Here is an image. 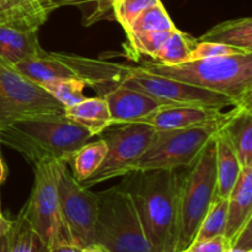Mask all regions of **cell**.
Instances as JSON below:
<instances>
[{
    "instance_id": "6da1fadb",
    "label": "cell",
    "mask_w": 252,
    "mask_h": 252,
    "mask_svg": "<svg viewBox=\"0 0 252 252\" xmlns=\"http://www.w3.org/2000/svg\"><path fill=\"white\" fill-rule=\"evenodd\" d=\"M54 54L70 65L79 78L85 80L89 88L94 89L98 96L116 86H126L150 96L162 106H198L217 110L235 106L230 98L221 94L157 75L139 66L63 52H54Z\"/></svg>"
},
{
    "instance_id": "7a4b0ae2",
    "label": "cell",
    "mask_w": 252,
    "mask_h": 252,
    "mask_svg": "<svg viewBox=\"0 0 252 252\" xmlns=\"http://www.w3.org/2000/svg\"><path fill=\"white\" fill-rule=\"evenodd\" d=\"M181 169L132 171L120 186L132 199L153 252H175Z\"/></svg>"
},
{
    "instance_id": "3957f363",
    "label": "cell",
    "mask_w": 252,
    "mask_h": 252,
    "mask_svg": "<svg viewBox=\"0 0 252 252\" xmlns=\"http://www.w3.org/2000/svg\"><path fill=\"white\" fill-rule=\"evenodd\" d=\"M93 135L65 116L16 121L0 129V143L19 152L32 167L39 162L70 160Z\"/></svg>"
},
{
    "instance_id": "277c9868",
    "label": "cell",
    "mask_w": 252,
    "mask_h": 252,
    "mask_svg": "<svg viewBox=\"0 0 252 252\" xmlns=\"http://www.w3.org/2000/svg\"><path fill=\"white\" fill-rule=\"evenodd\" d=\"M139 68L221 94L235 106H252V53L196 59L176 65L143 61Z\"/></svg>"
},
{
    "instance_id": "5b68a950",
    "label": "cell",
    "mask_w": 252,
    "mask_h": 252,
    "mask_svg": "<svg viewBox=\"0 0 252 252\" xmlns=\"http://www.w3.org/2000/svg\"><path fill=\"white\" fill-rule=\"evenodd\" d=\"M217 199L216 137L189 167L181 169L175 252L186 250L197 235L199 225Z\"/></svg>"
},
{
    "instance_id": "8992f818",
    "label": "cell",
    "mask_w": 252,
    "mask_h": 252,
    "mask_svg": "<svg viewBox=\"0 0 252 252\" xmlns=\"http://www.w3.org/2000/svg\"><path fill=\"white\" fill-rule=\"evenodd\" d=\"M95 243L110 252H153L137 209L120 185L98 192Z\"/></svg>"
},
{
    "instance_id": "52a82bcc",
    "label": "cell",
    "mask_w": 252,
    "mask_h": 252,
    "mask_svg": "<svg viewBox=\"0 0 252 252\" xmlns=\"http://www.w3.org/2000/svg\"><path fill=\"white\" fill-rule=\"evenodd\" d=\"M224 122L185 129L157 130L150 147L135 162L132 171L189 167L196 161L207 143L218 134Z\"/></svg>"
},
{
    "instance_id": "ba28073f",
    "label": "cell",
    "mask_w": 252,
    "mask_h": 252,
    "mask_svg": "<svg viewBox=\"0 0 252 252\" xmlns=\"http://www.w3.org/2000/svg\"><path fill=\"white\" fill-rule=\"evenodd\" d=\"M44 116H64V107L41 85L0 62V129Z\"/></svg>"
},
{
    "instance_id": "9c48e42d",
    "label": "cell",
    "mask_w": 252,
    "mask_h": 252,
    "mask_svg": "<svg viewBox=\"0 0 252 252\" xmlns=\"http://www.w3.org/2000/svg\"><path fill=\"white\" fill-rule=\"evenodd\" d=\"M61 161H44L33 166L34 181L31 194L22 212L32 228L48 248L69 241L61 217L58 199V176Z\"/></svg>"
},
{
    "instance_id": "30bf717a",
    "label": "cell",
    "mask_w": 252,
    "mask_h": 252,
    "mask_svg": "<svg viewBox=\"0 0 252 252\" xmlns=\"http://www.w3.org/2000/svg\"><path fill=\"white\" fill-rule=\"evenodd\" d=\"M157 130L145 123L120 125L105 133L102 139L107 145V153L102 164L85 181L83 186L90 187L116 177H123L132 171V167L152 144Z\"/></svg>"
},
{
    "instance_id": "8fae6325",
    "label": "cell",
    "mask_w": 252,
    "mask_h": 252,
    "mask_svg": "<svg viewBox=\"0 0 252 252\" xmlns=\"http://www.w3.org/2000/svg\"><path fill=\"white\" fill-rule=\"evenodd\" d=\"M58 199L62 220L71 243L79 248L95 243L98 193L83 186L66 162L59 165Z\"/></svg>"
},
{
    "instance_id": "7c38bea8",
    "label": "cell",
    "mask_w": 252,
    "mask_h": 252,
    "mask_svg": "<svg viewBox=\"0 0 252 252\" xmlns=\"http://www.w3.org/2000/svg\"><path fill=\"white\" fill-rule=\"evenodd\" d=\"M230 115L223 110L198 106H165L145 117L142 122L149 125L158 132L171 129L199 127L212 123L224 122Z\"/></svg>"
},
{
    "instance_id": "4fadbf2b",
    "label": "cell",
    "mask_w": 252,
    "mask_h": 252,
    "mask_svg": "<svg viewBox=\"0 0 252 252\" xmlns=\"http://www.w3.org/2000/svg\"><path fill=\"white\" fill-rule=\"evenodd\" d=\"M101 97L105 98L107 103L112 126L139 123L145 117L165 107L150 96L126 86H116Z\"/></svg>"
},
{
    "instance_id": "5bb4252c",
    "label": "cell",
    "mask_w": 252,
    "mask_h": 252,
    "mask_svg": "<svg viewBox=\"0 0 252 252\" xmlns=\"http://www.w3.org/2000/svg\"><path fill=\"white\" fill-rule=\"evenodd\" d=\"M250 220H252V165L243 167L228 197V218L224 236L229 243Z\"/></svg>"
},
{
    "instance_id": "9a60e30c",
    "label": "cell",
    "mask_w": 252,
    "mask_h": 252,
    "mask_svg": "<svg viewBox=\"0 0 252 252\" xmlns=\"http://www.w3.org/2000/svg\"><path fill=\"white\" fill-rule=\"evenodd\" d=\"M220 133L235 152L241 166L252 165V106H234Z\"/></svg>"
},
{
    "instance_id": "2e32d148",
    "label": "cell",
    "mask_w": 252,
    "mask_h": 252,
    "mask_svg": "<svg viewBox=\"0 0 252 252\" xmlns=\"http://www.w3.org/2000/svg\"><path fill=\"white\" fill-rule=\"evenodd\" d=\"M44 49L39 44L38 30H26L0 25V62L14 66L30 57L39 56Z\"/></svg>"
},
{
    "instance_id": "e0dca14e",
    "label": "cell",
    "mask_w": 252,
    "mask_h": 252,
    "mask_svg": "<svg viewBox=\"0 0 252 252\" xmlns=\"http://www.w3.org/2000/svg\"><path fill=\"white\" fill-rule=\"evenodd\" d=\"M14 68L38 85H43L44 83L58 79L79 78L78 73L70 65L54 56L53 52L47 51H43V53L39 56L30 57L19 62L15 64Z\"/></svg>"
},
{
    "instance_id": "ac0fdd59",
    "label": "cell",
    "mask_w": 252,
    "mask_h": 252,
    "mask_svg": "<svg viewBox=\"0 0 252 252\" xmlns=\"http://www.w3.org/2000/svg\"><path fill=\"white\" fill-rule=\"evenodd\" d=\"M64 116L85 128L93 137L102 134L112 126L108 106L101 96L85 97L79 103L65 107Z\"/></svg>"
},
{
    "instance_id": "d6986e66",
    "label": "cell",
    "mask_w": 252,
    "mask_h": 252,
    "mask_svg": "<svg viewBox=\"0 0 252 252\" xmlns=\"http://www.w3.org/2000/svg\"><path fill=\"white\" fill-rule=\"evenodd\" d=\"M243 170L235 152L219 130L216 135L217 198H226L233 191Z\"/></svg>"
},
{
    "instance_id": "ffe728a7",
    "label": "cell",
    "mask_w": 252,
    "mask_h": 252,
    "mask_svg": "<svg viewBox=\"0 0 252 252\" xmlns=\"http://www.w3.org/2000/svg\"><path fill=\"white\" fill-rule=\"evenodd\" d=\"M197 41L228 44L252 53V19L240 17L220 22L198 37Z\"/></svg>"
},
{
    "instance_id": "44dd1931",
    "label": "cell",
    "mask_w": 252,
    "mask_h": 252,
    "mask_svg": "<svg viewBox=\"0 0 252 252\" xmlns=\"http://www.w3.org/2000/svg\"><path fill=\"white\" fill-rule=\"evenodd\" d=\"M10 26L38 30L49 16L41 0H1Z\"/></svg>"
},
{
    "instance_id": "7402d4cb",
    "label": "cell",
    "mask_w": 252,
    "mask_h": 252,
    "mask_svg": "<svg viewBox=\"0 0 252 252\" xmlns=\"http://www.w3.org/2000/svg\"><path fill=\"white\" fill-rule=\"evenodd\" d=\"M107 153V145L103 139L95 140L93 143H85L79 148L68 165H70V171L79 182L85 181L91 176L102 164Z\"/></svg>"
},
{
    "instance_id": "603a6c76",
    "label": "cell",
    "mask_w": 252,
    "mask_h": 252,
    "mask_svg": "<svg viewBox=\"0 0 252 252\" xmlns=\"http://www.w3.org/2000/svg\"><path fill=\"white\" fill-rule=\"evenodd\" d=\"M7 241L9 252H48L49 250L46 243L27 220L22 209L17 214L16 219L11 220Z\"/></svg>"
},
{
    "instance_id": "cb8c5ba5",
    "label": "cell",
    "mask_w": 252,
    "mask_h": 252,
    "mask_svg": "<svg viewBox=\"0 0 252 252\" xmlns=\"http://www.w3.org/2000/svg\"><path fill=\"white\" fill-rule=\"evenodd\" d=\"M197 38H193L186 32L175 30L159 53L155 57L154 62L164 65H176L189 61V54L197 44ZM152 61V59H150Z\"/></svg>"
},
{
    "instance_id": "d4e9b609",
    "label": "cell",
    "mask_w": 252,
    "mask_h": 252,
    "mask_svg": "<svg viewBox=\"0 0 252 252\" xmlns=\"http://www.w3.org/2000/svg\"><path fill=\"white\" fill-rule=\"evenodd\" d=\"M176 29L174 21L160 1L159 4L143 10L123 31L128 34L144 31H174Z\"/></svg>"
},
{
    "instance_id": "484cf974",
    "label": "cell",
    "mask_w": 252,
    "mask_h": 252,
    "mask_svg": "<svg viewBox=\"0 0 252 252\" xmlns=\"http://www.w3.org/2000/svg\"><path fill=\"white\" fill-rule=\"evenodd\" d=\"M174 31H144L128 33L126 48L129 56H144L154 61L157 54Z\"/></svg>"
},
{
    "instance_id": "4316f807",
    "label": "cell",
    "mask_w": 252,
    "mask_h": 252,
    "mask_svg": "<svg viewBox=\"0 0 252 252\" xmlns=\"http://www.w3.org/2000/svg\"><path fill=\"white\" fill-rule=\"evenodd\" d=\"M41 86L65 108L79 103L85 98L84 89L88 88V84L83 79L68 78L48 81Z\"/></svg>"
},
{
    "instance_id": "83f0119b",
    "label": "cell",
    "mask_w": 252,
    "mask_h": 252,
    "mask_svg": "<svg viewBox=\"0 0 252 252\" xmlns=\"http://www.w3.org/2000/svg\"><path fill=\"white\" fill-rule=\"evenodd\" d=\"M226 218H228V199L217 198L202 220L193 243L224 235L226 228Z\"/></svg>"
},
{
    "instance_id": "f1b7e54d",
    "label": "cell",
    "mask_w": 252,
    "mask_h": 252,
    "mask_svg": "<svg viewBox=\"0 0 252 252\" xmlns=\"http://www.w3.org/2000/svg\"><path fill=\"white\" fill-rule=\"evenodd\" d=\"M159 2L160 0H116L111 6V19L125 30L143 10Z\"/></svg>"
},
{
    "instance_id": "f546056e",
    "label": "cell",
    "mask_w": 252,
    "mask_h": 252,
    "mask_svg": "<svg viewBox=\"0 0 252 252\" xmlns=\"http://www.w3.org/2000/svg\"><path fill=\"white\" fill-rule=\"evenodd\" d=\"M249 53V52L243 51L236 47L228 46V44L217 43V42L208 41H198L193 51L189 54V61H196V59L203 58H216V57H226V56H235V54Z\"/></svg>"
},
{
    "instance_id": "4dcf8cb0",
    "label": "cell",
    "mask_w": 252,
    "mask_h": 252,
    "mask_svg": "<svg viewBox=\"0 0 252 252\" xmlns=\"http://www.w3.org/2000/svg\"><path fill=\"white\" fill-rule=\"evenodd\" d=\"M116 0H79L75 6H91L88 14L84 15V25L90 26L101 20L111 19V6Z\"/></svg>"
},
{
    "instance_id": "1f68e13d",
    "label": "cell",
    "mask_w": 252,
    "mask_h": 252,
    "mask_svg": "<svg viewBox=\"0 0 252 252\" xmlns=\"http://www.w3.org/2000/svg\"><path fill=\"white\" fill-rule=\"evenodd\" d=\"M230 248V243L224 235L194 241L182 252H226Z\"/></svg>"
},
{
    "instance_id": "d6a6232c",
    "label": "cell",
    "mask_w": 252,
    "mask_h": 252,
    "mask_svg": "<svg viewBox=\"0 0 252 252\" xmlns=\"http://www.w3.org/2000/svg\"><path fill=\"white\" fill-rule=\"evenodd\" d=\"M79 0H41L43 6L46 7L47 11L51 14L54 9H58L61 6H68V5H74L75 6L78 4Z\"/></svg>"
},
{
    "instance_id": "836d02e7",
    "label": "cell",
    "mask_w": 252,
    "mask_h": 252,
    "mask_svg": "<svg viewBox=\"0 0 252 252\" xmlns=\"http://www.w3.org/2000/svg\"><path fill=\"white\" fill-rule=\"evenodd\" d=\"M80 249L78 245L69 241H63V243L56 244L54 246L49 248L48 252H80Z\"/></svg>"
},
{
    "instance_id": "e575fe53",
    "label": "cell",
    "mask_w": 252,
    "mask_h": 252,
    "mask_svg": "<svg viewBox=\"0 0 252 252\" xmlns=\"http://www.w3.org/2000/svg\"><path fill=\"white\" fill-rule=\"evenodd\" d=\"M10 226H11V220L5 218L1 212H0V238L9 233Z\"/></svg>"
},
{
    "instance_id": "d590c367",
    "label": "cell",
    "mask_w": 252,
    "mask_h": 252,
    "mask_svg": "<svg viewBox=\"0 0 252 252\" xmlns=\"http://www.w3.org/2000/svg\"><path fill=\"white\" fill-rule=\"evenodd\" d=\"M80 252H110V251H108L105 246L101 245V244L94 243V244H90V245L81 248Z\"/></svg>"
},
{
    "instance_id": "8d00e7d4",
    "label": "cell",
    "mask_w": 252,
    "mask_h": 252,
    "mask_svg": "<svg viewBox=\"0 0 252 252\" xmlns=\"http://www.w3.org/2000/svg\"><path fill=\"white\" fill-rule=\"evenodd\" d=\"M0 252H9V241H7V234L0 238Z\"/></svg>"
},
{
    "instance_id": "74e56055",
    "label": "cell",
    "mask_w": 252,
    "mask_h": 252,
    "mask_svg": "<svg viewBox=\"0 0 252 252\" xmlns=\"http://www.w3.org/2000/svg\"><path fill=\"white\" fill-rule=\"evenodd\" d=\"M0 25H9V22H7L6 12H5L4 6H2L1 0H0Z\"/></svg>"
},
{
    "instance_id": "f35d334b",
    "label": "cell",
    "mask_w": 252,
    "mask_h": 252,
    "mask_svg": "<svg viewBox=\"0 0 252 252\" xmlns=\"http://www.w3.org/2000/svg\"><path fill=\"white\" fill-rule=\"evenodd\" d=\"M4 179H5V165H4V161H2L1 157H0V184L4 181Z\"/></svg>"
},
{
    "instance_id": "ab89813d",
    "label": "cell",
    "mask_w": 252,
    "mask_h": 252,
    "mask_svg": "<svg viewBox=\"0 0 252 252\" xmlns=\"http://www.w3.org/2000/svg\"><path fill=\"white\" fill-rule=\"evenodd\" d=\"M0 157H1V143H0Z\"/></svg>"
},
{
    "instance_id": "60d3db41",
    "label": "cell",
    "mask_w": 252,
    "mask_h": 252,
    "mask_svg": "<svg viewBox=\"0 0 252 252\" xmlns=\"http://www.w3.org/2000/svg\"><path fill=\"white\" fill-rule=\"evenodd\" d=\"M0 212H1V203H0Z\"/></svg>"
},
{
    "instance_id": "b9f144b4",
    "label": "cell",
    "mask_w": 252,
    "mask_h": 252,
    "mask_svg": "<svg viewBox=\"0 0 252 252\" xmlns=\"http://www.w3.org/2000/svg\"><path fill=\"white\" fill-rule=\"evenodd\" d=\"M249 252H252V251H249Z\"/></svg>"
}]
</instances>
